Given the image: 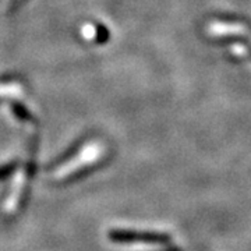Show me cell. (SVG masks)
<instances>
[{"mask_svg": "<svg viewBox=\"0 0 251 251\" xmlns=\"http://www.w3.org/2000/svg\"><path fill=\"white\" fill-rule=\"evenodd\" d=\"M105 155L103 144L98 141H90L84 144L77 152L72 155L56 171V177L59 180H69L80 175V172L90 169Z\"/></svg>", "mask_w": 251, "mask_h": 251, "instance_id": "cell-1", "label": "cell"}, {"mask_svg": "<svg viewBox=\"0 0 251 251\" xmlns=\"http://www.w3.org/2000/svg\"><path fill=\"white\" fill-rule=\"evenodd\" d=\"M109 239L115 243H153L165 244L171 239L169 236L161 233H148V232H131V230H112Z\"/></svg>", "mask_w": 251, "mask_h": 251, "instance_id": "cell-2", "label": "cell"}, {"mask_svg": "<svg viewBox=\"0 0 251 251\" xmlns=\"http://www.w3.org/2000/svg\"><path fill=\"white\" fill-rule=\"evenodd\" d=\"M80 34L84 41L91 44H105L109 39L108 29L98 23H92V21H88L81 25Z\"/></svg>", "mask_w": 251, "mask_h": 251, "instance_id": "cell-3", "label": "cell"}, {"mask_svg": "<svg viewBox=\"0 0 251 251\" xmlns=\"http://www.w3.org/2000/svg\"><path fill=\"white\" fill-rule=\"evenodd\" d=\"M13 168H14V165H10V166H4V168H1V169H0V179H1V177H4V176H7L10 172L13 171Z\"/></svg>", "mask_w": 251, "mask_h": 251, "instance_id": "cell-4", "label": "cell"}, {"mask_svg": "<svg viewBox=\"0 0 251 251\" xmlns=\"http://www.w3.org/2000/svg\"><path fill=\"white\" fill-rule=\"evenodd\" d=\"M166 251H179V250H176V249H169V250H166Z\"/></svg>", "mask_w": 251, "mask_h": 251, "instance_id": "cell-5", "label": "cell"}]
</instances>
